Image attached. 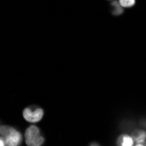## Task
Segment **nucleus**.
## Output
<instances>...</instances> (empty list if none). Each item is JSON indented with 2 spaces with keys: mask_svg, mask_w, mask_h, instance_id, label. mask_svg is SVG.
Segmentation results:
<instances>
[{
  "mask_svg": "<svg viewBox=\"0 0 146 146\" xmlns=\"http://www.w3.org/2000/svg\"><path fill=\"white\" fill-rule=\"evenodd\" d=\"M0 138L5 141L6 146H21L24 134L15 127L4 124L0 127Z\"/></svg>",
  "mask_w": 146,
  "mask_h": 146,
  "instance_id": "1",
  "label": "nucleus"
},
{
  "mask_svg": "<svg viewBox=\"0 0 146 146\" xmlns=\"http://www.w3.org/2000/svg\"><path fill=\"white\" fill-rule=\"evenodd\" d=\"M24 141L26 146H42L46 138L37 124H30L24 131Z\"/></svg>",
  "mask_w": 146,
  "mask_h": 146,
  "instance_id": "2",
  "label": "nucleus"
},
{
  "mask_svg": "<svg viewBox=\"0 0 146 146\" xmlns=\"http://www.w3.org/2000/svg\"><path fill=\"white\" fill-rule=\"evenodd\" d=\"M45 115L44 110L37 105H30L25 107L22 111L24 120L30 124H38L42 121Z\"/></svg>",
  "mask_w": 146,
  "mask_h": 146,
  "instance_id": "3",
  "label": "nucleus"
},
{
  "mask_svg": "<svg viewBox=\"0 0 146 146\" xmlns=\"http://www.w3.org/2000/svg\"><path fill=\"white\" fill-rule=\"evenodd\" d=\"M136 143L132 135L122 134L116 139V146H135Z\"/></svg>",
  "mask_w": 146,
  "mask_h": 146,
  "instance_id": "4",
  "label": "nucleus"
},
{
  "mask_svg": "<svg viewBox=\"0 0 146 146\" xmlns=\"http://www.w3.org/2000/svg\"><path fill=\"white\" fill-rule=\"evenodd\" d=\"M132 137H133L136 143H144L146 142V131L143 129H137L132 134Z\"/></svg>",
  "mask_w": 146,
  "mask_h": 146,
  "instance_id": "5",
  "label": "nucleus"
},
{
  "mask_svg": "<svg viewBox=\"0 0 146 146\" xmlns=\"http://www.w3.org/2000/svg\"><path fill=\"white\" fill-rule=\"evenodd\" d=\"M111 5H112V11H113V14L114 15L117 16V15L122 14V13L123 12V9L121 6V5L119 4V2L114 1V2H112Z\"/></svg>",
  "mask_w": 146,
  "mask_h": 146,
  "instance_id": "6",
  "label": "nucleus"
},
{
  "mask_svg": "<svg viewBox=\"0 0 146 146\" xmlns=\"http://www.w3.org/2000/svg\"><path fill=\"white\" fill-rule=\"evenodd\" d=\"M118 2L123 8H129L135 5L136 0H119Z\"/></svg>",
  "mask_w": 146,
  "mask_h": 146,
  "instance_id": "7",
  "label": "nucleus"
},
{
  "mask_svg": "<svg viewBox=\"0 0 146 146\" xmlns=\"http://www.w3.org/2000/svg\"><path fill=\"white\" fill-rule=\"evenodd\" d=\"M0 146H6V145H5V141H4L2 138H0Z\"/></svg>",
  "mask_w": 146,
  "mask_h": 146,
  "instance_id": "8",
  "label": "nucleus"
},
{
  "mask_svg": "<svg viewBox=\"0 0 146 146\" xmlns=\"http://www.w3.org/2000/svg\"><path fill=\"white\" fill-rule=\"evenodd\" d=\"M89 146H100V144L98 143H91Z\"/></svg>",
  "mask_w": 146,
  "mask_h": 146,
  "instance_id": "9",
  "label": "nucleus"
},
{
  "mask_svg": "<svg viewBox=\"0 0 146 146\" xmlns=\"http://www.w3.org/2000/svg\"><path fill=\"white\" fill-rule=\"evenodd\" d=\"M135 146H146V143H136Z\"/></svg>",
  "mask_w": 146,
  "mask_h": 146,
  "instance_id": "10",
  "label": "nucleus"
}]
</instances>
